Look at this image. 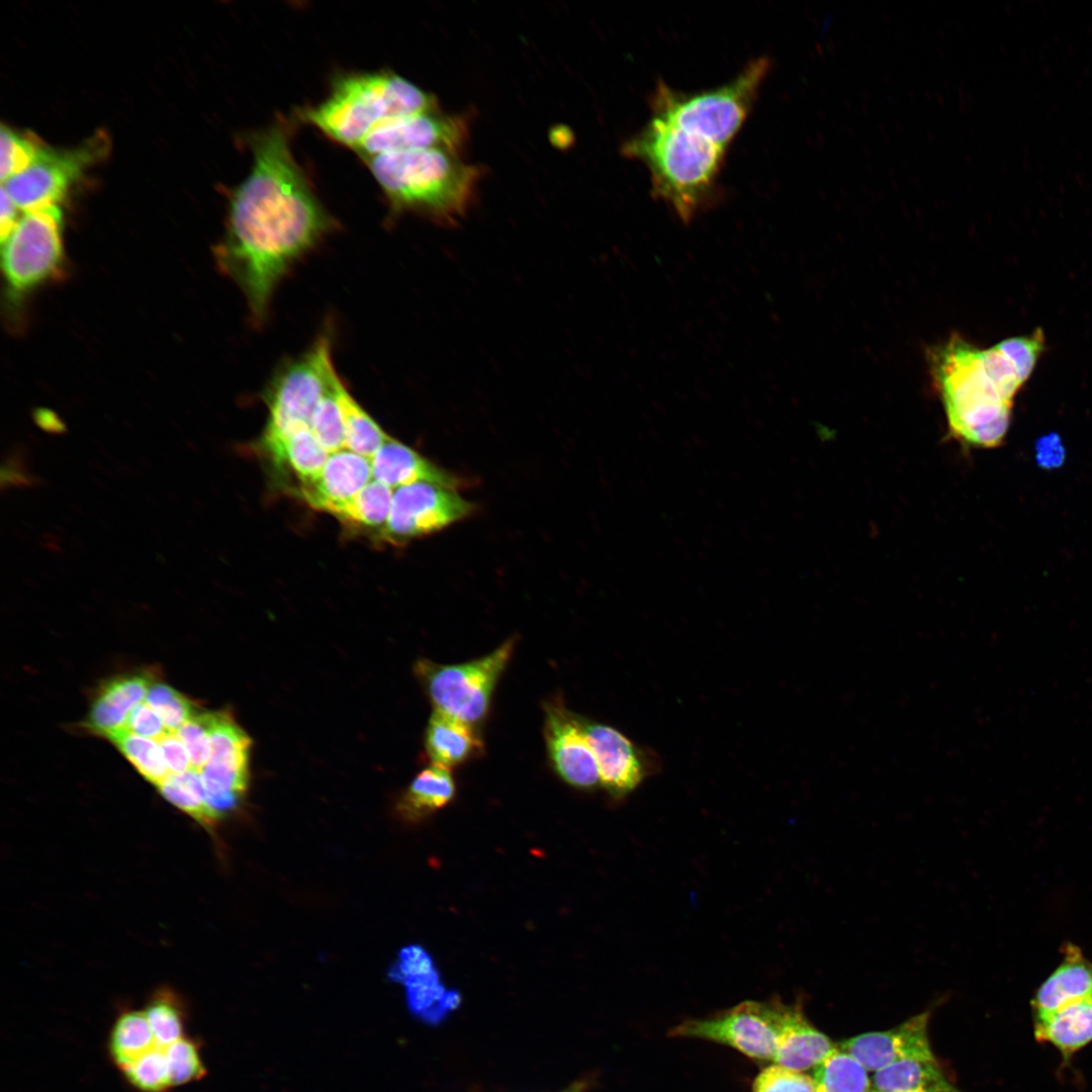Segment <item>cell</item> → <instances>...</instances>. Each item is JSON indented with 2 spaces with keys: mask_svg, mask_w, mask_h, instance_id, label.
<instances>
[{
  "mask_svg": "<svg viewBox=\"0 0 1092 1092\" xmlns=\"http://www.w3.org/2000/svg\"><path fill=\"white\" fill-rule=\"evenodd\" d=\"M251 146V171L232 196L218 259L261 322L283 276L334 223L294 160L282 125L257 132Z\"/></svg>",
  "mask_w": 1092,
  "mask_h": 1092,
  "instance_id": "obj_1",
  "label": "cell"
},
{
  "mask_svg": "<svg viewBox=\"0 0 1092 1092\" xmlns=\"http://www.w3.org/2000/svg\"><path fill=\"white\" fill-rule=\"evenodd\" d=\"M623 153L648 170L651 192L685 224L719 201L717 180L727 150L651 115L623 145Z\"/></svg>",
  "mask_w": 1092,
  "mask_h": 1092,
  "instance_id": "obj_2",
  "label": "cell"
},
{
  "mask_svg": "<svg viewBox=\"0 0 1092 1092\" xmlns=\"http://www.w3.org/2000/svg\"><path fill=\"white\" fill-rule=\"evenodd\" d=\"M365 161L395 210L446 225L465 215L480 178L476 166L439 149L383 154Z\"/></svg>",
  "mask_w": 1092,
  "mask_h": 1092,
  "instance_id": "obj_3",
  "label": "cell"
},
{
  "mask_svg": "<svg viewBox=\"0 0 1092 1092\" xmlns=\"http://www.w3.org/2000/svg\"><path fill=\"white\" fill-rule=\"evenodd\" d=\"M436 109L430 93L394 72L378 71L340 77L330 94L302 115L333 141L355 149L386 122Z\"/></svg>",
  "mask_w": 1092,
  "mask_h": 1092,
  "instance_id": "obj_4",
  "label": "cell"
},
{
  "mask_svg": "<svg viewBox=\"0 0 1092 1092\" xmlns=\"http://www.w3.org/2000/svg\"><path fill=\"white\" fill-rule=\"evenodd\" d=\"M930 368L951 435L977 447L999 445L1009 426L1011 405L989 379L981 350L958 336L930 351Z\"/></svg>",
  "mask_w": 1092,
  "mask_h": 1092,
  "instance_id": "obj_5",
  "label": "cell"
},
{
  "mask_svg": "<svg viewBox=\"0 0 1092 1092\" xmlns=\"http://www.w3.org/2000/svg\"><path fill=\"white\" fill-rule=\"evenodd\" d=\"M770 67L767 58L747 64L728 83L696 93L657 84L650 100L652 115L728 147L743 126Z\"/></svg>",
  "mask_w": 1092,
  "mask_h": 1092,
  "instance_id": "obj_6",
  "label": "cell"
},
{
  "mask_svg": "<svg viewBox=\"0 0 1092 1092\" xmlns=\"http://www.w3.org/2000/svg\"><path fill=\"white\" fill-rule=\"evenodd\" d=\"M508 639L492 652L460 664H440L421 659L415 672L435 710L475 725L487 714L495 685L515 648Z\"/></svg>",
  "mask_w": 1092,
  "mask_h": 1092,
  "instance_id": "obj_7",
  "label": "cell"
},
{
  "mask_svg": "<svg viewBox=\"0 0 1092 1092\" xmlns=\"http://www.w3.org/2000/svg\"><path fill=\"white\" fill-rule=\"evenodd\" d=\"M337 374L330 338L323 336L305 354L285 365L268 386L265 435L287 437L310 429L312 415Z\"/></svg>",
  "mask_w": 1092,
  "mask_h": 1092,
  "instance_id": "obj_8",
  "label": "cell"
},
{
  "mask_svg": "<svg viewBox=\"0 0 1092 1092\" xmlns=\"http://www.w3.org/2000/svg\"><path fill=\"white\" fill-rule=\"evenodd\" d=\"M63 219L58 205L24 212L2 244V269L9 287L25 292L44 282L64 258Z\"/></svg>",
  "mask_w": 1092,
  "mask_h": 1092,
  "instance_id": "obj_9",
  "label": "cell"
},
{
  "mask_svg": "<svg viewBox=\"0 0 1092 1092\" xmlns=\"http://www.w3.org/2000/svg\"><path fill=\"white\" fill-rule=\"evenodd\" d=\"M786 1008L777 1001H745L711 1018L686 1020L670 1035L708 1039L772 1061Z\"/></svg>",
  "mask_w": 1092,
  "mask_h": 1092,
  "instance_id": "obj_10",
  "label": "cell"
},
{
  "mask_svg": "<svg viewBox=\"0 0 1092 1092\" xmlns=\"http://www.w3.org/2000/svg\"><path fill=\"white\" fill-rule=\"evenodd\" d=\"M475 505L457 489L430 482H416L395 489L387 521L378 537L381 541L404 543L436 533L467 518Z\"/></svg>",
  "mask_w": 1092,
  "mask_h": 1092,
  "instance_id": "obj_11",
  "label": "cell"
},
{
  "mask_svg": "<svg viewBox=\"0 0 1092 1092\" xmlns=\"http://www.w3.org/2000/svg\"><path fill=\"white\" fill-rule=\"evenodd\" d=\"M105 147L104 136L99 135L71 150L43 146L29 167L1 186L24 212L57 205L69 187L104 153Z\"/></svg>",
  "mask_w": 1092,
  "mask_h": 1092,
  "instance_id": "obj_12",
  "label": "cell"
},
{
  "mask_svg": "<svg viewBox=\"0 0 1092 1092\" xmlns=\"http://www.w3.org/2000/svg\"><path fill=\"white\" fill-rule=\"evenodd\" d=\"M208 717L210 755L199 774L209 806L228 813L247 791L251 740L229 713L214 712Z\"/></svg>",
  "mask_w": 1092,
  "mask_h": 1092,
  "instance_id": "obj_13",
  "label": "cell"
},
{
  "mask_svg": "<svg viewBox=\"0 0 1092 1092\" xmlns=\"http://www.w3.org/2000/svg\"><path fill=\"white\" fill-rule=\"evenodd\" d=\"M467 139V121L461 115L444 114L436 109L386 122L370 132L354 150L364 160L426 149L458 155Z\"/></svg>",
  "mask_w": 1092,
  "mask_h": 1092,
  "instance_id": "obj_14",
  "label": "cell"
},
{
  "mask_svg": "<svg viewBox=\"0 0 1092 1092\" xmlns=\"http://www.w3.org/2000/svg\"><path fill=\"white\" fill-rule=\"evenodd\" d=\"M544 711V736L556 772L573 787H596L600 784L599 769L580 718L559 702L546 703Z\"/></svg>",
  "mask_w": 1092,
  "mask_h": 1092,
  "instance_id": "obj_15",
  "label": "cell"
},
{
  "mask_svg": "<svg viewBox=\"0 0 1092 1092\" xmlns=\"http://www.w3.org/2000/svg\"><path fill=\"white\" fill-rule=\"evenodd\" d=\"M929 1016L930 1012L925 1011L891 1029L861 1033L837 1046L870 1072L906 1059L934 1060L928 1037Z\"/></svg>",
  "mask_w": 1092,
  "mask_h": 1092,
  "instance_id": "obj_16",
  "label": "cell"
},
{
  "mask_svg": "<svg viewBox=\"0 0 1092 1092\" xmlns=\"http://www.w3.org/2000/svg\"><path fill=\"white\" fill-rule=\"evenodd\" d=\"M580 723L597 761L600 784L615 798L633 791L647 772L646 760L640 749L611 726L582 718Z\"/></svg>",
  "mask_w": 1092,
  "mask_h": 1092,
  "instance_id": "obj_17",
  "label": "cell"
},
{
  "mask_svg": "<svg viewBox=\"0 0 1092 1092\" xmlns=\"http://www.w3.org/2000/svg\"><path fill=\"white\" fill-rule=\"evenodd\" d=\"M371 479V458L342 449L329 455L320 475L300 486V494L311 508L334 516Z\"/></svg>",
  "mask_w": 1092,
  "mask_h": 1092,
  "instance_id": "obj_18",
  "label": "cell"
},
{
  "mask_svg": "<svg viewBox=\"0 0 1092 1092\" xmlns=\"http://www.w3.org/2000/svg\"><path fill=\"white\" fill-rule=\"evenodd\" d=\"M155 680L154 671L142 670L105 681L92 702L85 727L106 738L125 729L129 713L145 701Z\"/></svg>",
  "mask_w": 1092,
  "mask_h": 1092,
  "instance_id": "obj_19",
  "label": "cell"
},
{
  "mask_svg": "<svg viewBox=\"0 0 1092 1092\" xmlns=\"http://www.w3.org/2000/svg\"><path fill=\"white\" fill-rule=\"evenodd\" d=\"M371 466L372 478L391 488L416 482H430L455 489L466 484L463 478L439 467L391 437L371 458Z\"/></svg>",
  "mask_w": 1092,
  "mask_h": 1092,
  "instance_id": "obj_20",
  "label": "cell"
},
{
  "mask_svg": "<svg viewBox=\"0 0 1092 1092\" xmlns=\"http://www.w3.org/2000/svg\"><path fill=\"white\" fill-rule=\"evenodd\" d=\"M1089 997H1092V963L1077 946L1068 944L1064 961L1039 986L1031 1000L1033 1020Z\"/></svg>",
  "mask_w": 1092,
  "mask_h": 1092,
  "instance_id": "obj_21",
  "label": "cell"
},
{
  "mask_svg": "<svg viewBox=\"0 0 1092 1092\" xmlns=\"http://www.w3.org/2000/svg\"><path fill=\"white\" fill-rule=\"evenodd\" d=\"M835 1046L808 1021L799 1005H787L772 1062L803 1072L817 1066Z\"/></svg>",
  "mask_w": 1092,
  "mask_h": 1092,
  "instance_id": "obj_22",
  "label": "cell"
},
{
  "mask_svg": "<svg viewBox=\"0 0 1092 1092\" xmlns=\"http://www.w3.org/2000/svg\"><path fill=\"white\" fill-rule=\"evenodd\" d=\"M425 747L433 765L449 769L480 753L483 743L472 724L435 710L426 729Z\"/></svg>",
  "mask_w": 1092,
  "mask_h": 1092,
  "instance_id": "obj_23",
  "label": "cell"
},
{
  "mask_svg": "<svg viewBox=\"0 0 1092 1092\" xmlns=\"http://www.w3.org/2000/svg\"><path fill=\"white\" fill-rule=\"evenodd\" d=\"M1034 1037L1053 1044L1068 1063L1075 1053L1092 1041V997L1071 1003L1034 1020Z\"/></svg>",
  "mask_w": 1092,
  "mask_h": 1092,
  "instance_id": "obj_24",
  "label": "cell"
},
{
  "mask_svg": "<svg viewBox=\"0 0 1092 1092\" xmlns=\"http://www.w3.org/2000/svg\"><path fill=\"white\" fill-rule=\"evenodd\" d=\"M264 445L275 462L289 466L300 480V486L309 484L320 475L330 455L310 429L287 437L264 435Z\"/></svg>",
  "mask_w": 1092,
  "mask_h": 1092,
  "instance_id": "obj_25",
  "label": "cell"
},
{
  "mask_svg": "<svg viewBox=\"0 0 1092 1092\" xmlns=\"http://www.w3.org/2000/svg\"><path fill=\"white\" fill-rule=\"evenodd\" d=\"M455 791L451 771L432 764L411 783L397 804V811L406 821H420L451 802Z\"/></svg>",
  "mask_w": 1092,
  "mask_h": 1092,
  "instance_id": "obj_26",
  "label": "cell"
},
{
  "mask_svg": "<svg viewBox=\"0 0 1092 1092\" xmlns=\"http://www.w3.org/2000/svg\"><path fill=\"white\" fill-rule=\"evenodd\" d=\"M949 1086L935 1059H906L874 1072L870 1092H921Z\"/></svg>",
  "mask_w": 1092,
  "mask_h": 1092,
  "instance_id": "obj_27",
  "label": "cell"
},
{
  "mask_svg": "<svg viewBox=\"0 0 1092 1092\" xmlns=\"http://www.w3.org/2000/svg\"><path fill=\"white\" fill-rule=\"evenodd\" d=\"M410 1011L418 1018L437 1023L460 1003V994L446 990L437 969L403 979Z\"/></svg>",
  "mask_w": 1092,
  "mask_h": 1092,
  "instance_id": "obj_28",
  "label": "cell"
},
{
  "mask_svg": "<svg viewBox=\"0 0 1092 1092\" xmlns=\"http://www.w3.org/2000/svg\"><path fill=\"white\" fill-rule=\"evenodd\" d=\"M337 394L345 428V448L372 458L389 436L354 399L341 379Z\"/></svg>",
  "mask_w": 1092,
  "mask_h": 1092,
  "instance_id": "obj_29",
  "label": "cell"
},
{
  "mask_svg": "<svg viewBox=\"0 0 1092 1092\" xmlns=\"http://www.w3.org/2000/svg\"><path fill=\"white\" fill-rule=\"evenodd\" d=\"M157 1046L145 1011H126L113 1024L109 1036V1053L120 1069Z\"/></svg>",
  "mask_w": 1092,
  "mask_h": 1092,
  "instance_id": "obj_30",
  "label": "cell"
},
{
  "mask_svg": "<svg viewBox=\"0 0 1092 1092\" xmlns=\"http://www.w3.org/2000/svg\"><path fill=\"white\" fill-rule=\"evenodd\" d=\"M157 788L164 799L205 828L211 829L220 820L207 803L199 771L169 774Z\"/></svg>",
  "mask_w": 1092,
  "mask_h": 1092,
  "instance_id": "obj_31",
  "label": "cell"
},
{
  "mask_svg": "<svg viewBox=\"0 0 1092 1092\" xmlns=\"http://www.w3.org/2000/svg\"><path fill=\"white\" fill-rule=\"evenodd\" d=\"M813 1069L817 1092H870L871 1090L869 1071L854 1057L837 1045Z\"/></svg>",
  "mask_w": 1092,
  "mask_h": 1092,
  "instance_id": "obj_32",
  "label": "cell"
},
{
  "mask_svg": "<svg viewBox=\"0 0 1092 1092\" xmlns=\"http://www.w3.org/2000/svg\"><path fill=\"white\" fill-rule=\"evenodd\" d=\"M392 496L391 487L372 478L334 516L354 528H375L378 536L387 521Z\"/></svg>",
  "mask_w": 1092,
  "mask_h": 1092,
  "instance_id": "obj_33",
  "label": "cell"
},
{
  "mask_svg": "<svg viewBox=\"0 0 1092 1092\" xmlns=\"http://www.w3.org/2000/svg\"><path fill=\"white\" fill-rule=\"evenodd\" d=\"M109 739L142 777L155 786H159L170 774L158 741L146 738L126 729L120 730Z\"/></svg>",
  "mask_w": 1092,
  "mask_h": 1092,
  "instance_id": "obj_34",
  "label": "cell"
},
{
  "mask_svg": "<svg viewBox=\"0 0 1092 1092\" xmlns=\"http://www.w3.org/2000/svg\"><path fill=\"white\" fill-rule=\"evenodd\" d=\"M339 380L337 374L310 421L311 433L329 454L346 449L345 428L337 394Z\"/></svg>",
  "mask_w": 1092,
  "mask_h": 1092,
  "instance_id": "obj_35",
  "label": "cell"
},
{
  "mask_svg": "<svg viewBox=\"0 0 1092 1092\" xmlns=\"http://www.w3.org/2000/svg\"><path fill=\"white\" fill-rule=\"evenodd\" d=\"M43 145L32 135H25L2 125L0 130V178L5 182L29 167Z\"/></svg>",
  "mask_w": 1092,
  "mask_h": 1092,
  "instance_id": "obj_36",
  "label": "cell"
},
{
  "mask_svg": "<svg viewBox=\"0 0 1092 1092\" xmlns=\"http://www.w3.org/2000/svg\"><path fill=\"white\" fill-rule=\"evenodd\" d=\"M145 702L160 716L168 732L176 733L197 713L193 702L159 679L150 687Z\"/></svg>",
  "mask_w": 1092,
  "mask_h": 1092,
  "instance_id": "obj_37",
  "label": "cell"
},
{
  "mask_svg": "<svg viewBox=\"0 0 1092 1092\" xmlns=\"http://www.w3.org/2000/svg\"><path fill=\"white\" fill-rule=\"evenodd\" d=\"M157 1044L165 1048L183 1037V1013L169 992L155 995L145 1009Z\"/></svg>",
  "mask_w": 1092,
  "mask_h": 1092,
  "instance_id": "obj_38",
  "label": "cell"
},
{
  "mask_svg": "<svg viewBox=\"0 0 1092 1092\" xmlns=\"http://www.w3.org/2000/svg\"><path fill=\"white\" fill-rule=\"evenodd\" d=\"M121 1071L128 1082L142 1092H165L172 1087L165 1051L159 1045Z\"/></svg>",
  "mask_w": 1092,
  "mask_h": 1092,
  "instance_id": "obj_39",
  "label": "cell"
},
{
  "mask_svg": "<svg viewBox=\"0 0 1092 1092\" xmlns=\"http://www.w3.org/2000/svg\"><path fill=\"white\" fill-rule=\"evenodd\" d=\"M172 1086L187 1084L201 1079L206 1074L197 1044L182 1037L164 1048Z\"/></svg>",
  "mask_w": 1092,
  "mask_h": 1092,
  "instance_id": "obj_40",
  "label": "cell"
},
{
  "mask_svg": "<svg viewBox=\"0 0 1092 1092\" xmlns=\"http://www.w3.org/2000/svg\"><path fill=\"white\" fill-rule=\"evenodd\" d=\"M1043 342L1042 332L1038 330L1031 336L1006 339L996 345L1012 364L1021 384L1032 373L1043 349Z\"/></svg>",
  "mask_w": 1092,
  "mask_h": 1092,
  "instance_id": "obj_41",
  "label": "cell"
},
{
  "mask_svg": "<svg viewBox=\"0 0 1092 1092\" xmlns=\"http://www.w3.org/2000/svg\"><path fill=\"white\" fill-rule=\"evenodd\" d=\"M209 713H196L176 732L183 742L191 768L200 771L210 755Z\"/></svg>",
  "mask_w": 1092,
  "mask_h": 1092,
  "instance_id": "obj_42",
  "label": "cell"
},
{
  "mask_svg": "<svg viewBox=\"0 0 1092 1092\" xmlns=\"http://www.w3.org/2000/svg\"><path fill=\"white\" fill-rule=\"evenodd\" d=\"M753 1092H817L813 1077L774 1064L755 1078Z\"/></svg>",
  "mask_w": 1092,
  "mask_h": 1092,
  "instance_id": "obj_43",
  "label": "cell"
},
{
  "mask_svg": "<svg viewBox=\"0 0 1092 1092\" xmlns=\"http://www.w3.org/2000/svg\"><path fill=\"white\" fill-rule=\"evenodd\" d=\"M984 369L1001 397L1009 402L1022 385L1010 361L996 347L981 350Z\"/></svg>",
  "mask_w": 1092,
  "mask_h": 1092,
  "instance_id": "obj_44",
  "label": "cell"
},
{
  "mask_svg": "<svg viewBox=\"0 0 1092 1092\" xmlns=\"http://www.w3.org/2000/svg\"><path fill=\"white\" fill-rule=\"evenodd\" d=\"M41 478L33 474L27 465V452L23 445H15L5 454L1 465V489L31 488L39 486Z\"/></svg>",
  "mask_w": 1092,
  "mask_h": 1092,
  "instance_id": "obj_45",
  "label": "cell"
},
{
  "mask_svg": "<svg viewBox=\"0 0 1092 1092\" xmlns=\"http://www.w3.org/2000/svg\"><path fill=\"white\" fill-rule=\"evenodd\" d=\"M435 969L428 951L422 946L414 944L405 946L399 951L396 963L389 969L388 976L391 980L401 982L407 977L429 973Z\"/></svg>",
  "mask_w": 1092,
  "mask_h": 1092,
  "instance_id": "obj_46",
  "label": "cell"
},
{
  "mask_svg": "<svg viewBox=\"0 0 1092 1092\" xmlns=\"http://www.w3.org/2000/svg\"><path fill=\"white\" fill-rule=\"evenodd\" d=\"M125 729L156 741L168 733L160 716L145 701L131 710Z\"/></svg>",
  "mask_w": 1092,
  "mask_h": 1092,
  "instance_id": "obj_47",
  "label": "cell"
},
{
  "mask_svg": "<svg viewBox=\"0 0 1092 1092\" xmlns=\"http://www.w3.org/2000/svg\"><path fill=\"white\" fill-rule=\"evenodd\" d=\"M157 741L170 774L192 769L188 752L176 733L168 732Z\"/></svg>",
  "mask_w": 1092,
  "mask_h": 1092,
  "instance_id": "obj_48",
  "label": "cell"
},
{
  "mask_svg": "<svg viewBox=\"0 0 1092 1092\" xmlns=\"http://www.w3.org/2000/svg\"><path fill=\"white\" fill-rule=\"evenodd\" d=\"M0 201V237L2 242L12 232L17 221L19 220V218L17 217V209L19 208L2 186Z\"/></svg>",
  "mask_w": 1092,
  "mask_h": 1092,
  "instance_id": "obj_49",
  "label": "cell"
},
{
  "mask_svg": "<svg viewBox=\"0 0 1092 1092\" xmlns=\"http://www.w3.org/2000/svg\"><path fill=\"white\" fill-rule=\"evenodd\" d=\"M35 422L38 427L52 434H61L66 431L65 425L58 417L49 411L39 410L35 413Z\"/></svg>",
  "mask_w": 1092,
  "mask_h": 1092,
  "instance_id": "obj_50",
  "label": "cell"
},
{
  "mask_svg": "<svg viewBox=\"0 0 1092 1092\" xmlns=\"http://www.w3.org/2000/svg\"><path fill=\"white\" fill-rule=\"evenodd\" d=\"M921 1092H961V1091H959L958 1089H956V1088H954V1087H953V1086L951 1085V1086H949V1087H947V1088H942V1089H934V1090H926V1091H921Z\"/></svg>",
  "mask_w": 1092,
  "mask_h": 1092,
  "instance_id": "obj_51",
  "label": "cell"
},
{
  "mask_svg": "<svg viewBox=\"0 0 1092 1092\" xmlns=\"http://www.w3.org/2000/svg\"><path fill=\"white\" fill-rule=\"evenodd\" d=\"M571 1092H574V1091H571Z\"/></svg>",
  "mask_w": 1092,
  "mask_h": 1092,
  "instance_id": "obj_52",
  "label": "cell"
}]
</instances>
